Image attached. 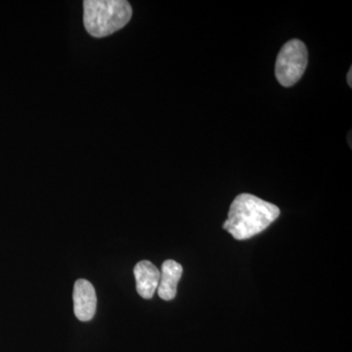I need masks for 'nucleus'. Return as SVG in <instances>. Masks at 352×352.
<instances>
[{
  "instance_id": "nucleus-1",
  "label": "nucleus",
  "mask_w": 352,
  "mask_h": 352,
  "mask_svg": "<svg viewBox=\"0 0 352 352\" xmlns=\"http://www.w3.org/2000/svg\"><path fill=\"white\" fill-rule=\"evenodd\" d=\"M277 206L252 194H240L231 204L223 228L236 240H248L263 232L279 217Z\"/></svg>"
},
{
  "instance_id": "nucleus-2",
  "label": "nucleus",
  "mask_w": 352,
  "mask_h": 352,
  "mask_svg": "<svg viewBox=\"0 0 352 352\" xmlns=\"http://www.w3.org/2000/svg\"><path fill=\"white\" fill-rule=\"evenodd\" d=\"M126 0H87L83 2V24L90 36L104 38L122 29L131 19Z\"/></svg>"
},
{
  "instance_id": "nucleus-3",
  "label": "nucleus",
  "mask_w": 352,
  "mask_h": 352,
  "mask_svg": "<svg viewBox=\"0 0 352 352\" xmlns=\"http://www.w3.org/2000/svg\"><path fill=\"white\" fill-rule=\"evenodd\" d=\"M308 64L307 46L298 39L285 43L278 54L275 76L282 87H289L302 78Z\"/></svg>"
},
{
  "instance_id": "nucleus-4",
  "label": "nucleus",
  "mask_w": 352,
  "mask_h": 352,
  "mask_svg": "<svg viewBox=\"0 0 352 352\" xmlns=\"http://www.w3.org/2000/svg\"><path fill=\"white\" fill-rule=\"evenodd\" d=\"M73 298L76 318L82 322L91 320L97 307V296L94 285L87 280L78 279L74 287Z\"/></svg>"
},
{
  "instance_id": "nucleus-5",
  "label": "nucleus",
  "mask_w": 352,
  "mask_h": 352,
  "mask_svg": "<svg viewBox=\"0 0 352 352\" xmlns=\"http://www.w3.org/2000/svg\"><path fill=\"white\" fill-rule=\"evenodd\" d=\"M133 272L139 295L145 300H150L159 286L161 273L154 264L148 261L136 264Z\"/></svg>"
},
{
  "instance_id": "nucleus-6",
  "label": "nucleus",
  "mask_w": 352,
  "mask_h": 352,
  "mask_svg": "<svg viewBox=\"0 0 352 352\" xmlns=\"http://www.w3.org/2000/svg\"><path fill=\"white\" fill-rule=\"evenodd\" d=\"M183 268L179 263L175 261H164L162 266L161 276H160L157 295L164 300H171L175 298L177 293V284L182 276Z\"/></svg>"
},
{
  "instance_id": "nucleus-7",
  "label": "nucleus",
  "mask_w": 352,
  "mask_h": 352,
  "mask_svg": "<svg viewBox=\"0 0 352 352\" xmlns=\"http://www.w3.org/2000/svg\"><path fill=\"white\" fill-rule=\"evenodd\" d=\"M347 83L349 87H352V68L349 69V74H347Z\"/></svg>"
}]
</instances>
